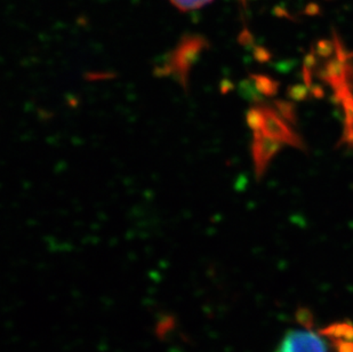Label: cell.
<instances>
[{
  "instance_id": "obj_17",
  "label": "cell",
  "mask_w": 353,
  "mask_h": 352,
  "mask_svg": "<svg viewBox=\"0 0 353 352\" xmlns=\"http://www.w3.org/2000/svg\"><path fill=\"white\" fill-rule=\"evenodd\" d=\"M241 1H246V0H241Z\"/></svg>"
},
{
  "instance_id": "obj_9",
  "label": "cell",
  "mask_w": 353,
  "mask_h": 352,
  "mask_svg": "<svg viewBox=\"0 0 353 352\" xmlns=\"http://www.w3.org/2000/svg\"><path fill=\"white\" fill-rule=\"evenodd\" d=\"M247 124L248 126L254 130V132H262V127H263V113L261 111L260 106H257L247 113L246 116Z\"/></svg>"
},
{
  "instance_id": "obj_12",
  "label": "cell",
  "mask_w": 353,
  "mask_h": 352,
  "mask_svg": "<svg viewBox=\"0 0 353 352\" xmlns=\"http://www.w3.org/2000/svg\"><path fill=\"white\" fill-rule=\"evenodd\" d=\"M309 87L305 85H294L290 87L288 90V97L293 101L301 102V101L307 100L309 97Z\"/></svg>"
},
{
  "instance_id": "obj_13",
  "label": "cell",
  "mask_w": 353,
  "mask_h": 352,
  "mask_svg": "<svg viewBox=\"0 0 353 352\" xmlns=\"http://www.w3.org/2000/svg\"><path fill=\"white\" fill-rule=\"evenodd\" d=\"M333 52H335L333 41L320 40L316 45V53L319 54V57H328Z\"/></svg>"
},
{
  "instance_id": "obj_15",
  "label": "cell",
  "mask_w": 353,
  "mask_h": 352,
  "mask_svg": "<svg viewBox=\"0 0 353 352\" xmlns=\"http://www.w3.org/2000/svg\"><path fill=\"white\" fill-rule=\"evenodd\" d=\"M254 55H255V59L260 62H267L268 60H270L271 57V54L263 47H256Z\"/></svg>"
},
{
  "instance_id": "obj_16",
  "label": "cell",
  "mask_w": 353,
  "mask_h": 352,
  "mask_svg": "<svg viewBox=\"0 0 353 352\" xmlns=\"http://www.w3.org/2000/svg\"><path fill=\"white\" fill-rule=\"evenodd\" d=\"M310 93L314 94V97H323V93H325V92H323V90L321 88V87L314 86L312 87V90H311Z\"/></svg>"
},
{
  "instance_id": "obj_6",
  "label": "cell",
  "mask_w": 353,
  "mask_h": 352,
  "mask_svg": "<svg viewBox=\"0 0 353 352\" xmlns=\"http://www.w3.org/2000/svg\"><path fill=\"white\" fill-rule=\"evenodd\" d=\"M250 78L253 80L254 85L261 95L270 97L278 93L279 84L271 79L270 77L263 76V75H250Z\"/></svg>"
},
{
  "instance_id": "obj_10",
  "label": "cell",
  "mask_w": 353,
  "mask_h": 352,
  "mask_svg": "<svg viewBox=\"0 0 353 352\" xmlns=\"http://www.w3.org/2000/svg\"><path fill=\"white\" fill-rule=\"evenodd\" d=\"M295 318H296V322L301 326H303L304 329H307V331H312V329H314V316L310 309L301 306L296 310Z\"/></svg>"
},
{
  "instance_id": "obj_11",
  "label": "cell",
  "mask_w": 353,
  "mask_h": 352,
  "mask_svg": "<svg viewBox=\"0 0 353 352\" xmlns=\"http://www.w3.org/2000/svg\"><path fill=\"white\" fill-rule=\"evenodd\" d=\"M240 92L243 93V97H246L247 100L253 101V102H262L263 100V95L259 93L256 87L254 85L253 80H247L243 81L240 85Z\"/></svg>"
},
{
  "instance_id": "obj_5",
  "label": "cell",
  "mask_w": 353,
  "mask_h": 352,
  "mask_svg": "<svg viewBox=\"0 0 353 352\" xmlns=\"http://www.w3.org/2000/svg\"><path fill=\"white\" fill-rule=\"evenodd\" d=\"M316 333L321 338H326L330 341H335V340L353 341V322L350 319H344L341 322H333L323 329H318Z\"/></svg>"
},
{
  "instance_id": "obj_2",
  "label": "cell",
  "mask_w": 353,
  "mask_h": 352,
  "mask_svg": "<svg viewBox=\"0 0 353 352\" xmlns=\"http://www.w3.org/2000/svg\"><path fill=\"white\" fill-rule=\"evenodd\" d=\"M259 106L263 113L264 118L262 132L267 137L279 142L290 144L296 149L305 150V144L302 139L292 130V127H290L286 120L276 113L274 106H267V104H260Z\"/></svg>"
},
{
  "instance_id": "obj_7",
  "label": "cell",
  "mask_w": 353,
  "mask_h": 352,
  "mask_svg": "<svg viewBox=\"0 0 353 352\" xmlns=\"http://www.w3.org/2000/svg\"><path fill=\"white\" fill-rule=\"evenodd\" d=\"M274 108L276 110V113H279L280 116L286 120L287 123H296V113H295V108H294V104L292 102L276 101V102H274Z\"/></svg>"
},
{
  "instance_id": "obj_4",
  "label": "cell",
  "mask_w": 353,
  "mask_h": 352,
  "mask_svg": "<svg viewBox=\"0 0 353 352\" xmlns=\"http://www.w3.org/2000/svg\"><path fill=\"white\" fill-rule=\"evenodd\" d=\"M283 148V143L267 137L263 132H254L252 155H253L254 170L257 179L263 177L269 164L276 153Z\"/></svg>"
},
{
  "instance_id": "obj_3",
  "label": "cell",
  "mask_w": 353,
  "mask_h": 352,
  "mask_svg": "<svg viewBox=\"0 0 353 352\" xmlns=\"http://www.w3.org/2000/svg\"><path fill=\"white\" fill-rule=\"evenodd\" d=\"M276 352H328L321 336L311 331H290L283 336Z\"/></svg>"
},
{
  "instance_id": "obj_8",
  "label": "cell",
  "mask_w": 353,
  "mask_h": 352,
  "mask_svg": "<svg viewBox=\"0 0 353 352\" xmlns=\"http://www.w3.org/2000/svg\"><path fill=\"white\" fill-rule=\"evenodd\" d=\"M174 7L182 12H190V10H199L212 3L213 0H170Z\"/></svg>"
},
{
  "instance_id": "obj_1",
  "label": "cell",
  "mask_w": 353,
  "mask_h": 352,
  "mask_svg": "<svg viewBox=\"0 0 353 352\" xmlns=\"http://www.w3.org/2000/svg\"><path fill=\"white\" fill-rule=\"evenodd\" d=\"M207 47L208 41L203 37L196 35L183 37L176 48L170 54L168 63L161 71L166 76L175 77L184 87L187 86L191 67Z\"/></svg>"
},
{
  "instance_id": "obj_14",
  "label": "cell",
  "mask_w": 353,
  "mask_h": 352,
  "mask_svg": "<svg viewBox=\"0 0 353 352\" xmlns=\"http://www.w3.org/2000/svg\"><path fill=\"white\" fill-rule=\"evenodd\" d=\"M334 352H353V341L347 340H335L330 341Z\"/></svg>"
}]
</instances>
